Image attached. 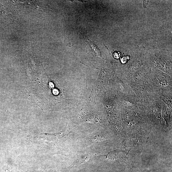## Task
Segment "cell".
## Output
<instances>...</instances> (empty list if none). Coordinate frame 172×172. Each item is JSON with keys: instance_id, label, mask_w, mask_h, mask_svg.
<instances>
[{"instance_id": "6da1fadb", "label": "cell", "mask_w": 172, "mask_h": 172, "mask_svg": "<svg viewBox=\"0 0 172 172\" xmlns=\"http://www.w3.org/2000/svg\"></svg>"}]
</instances>
